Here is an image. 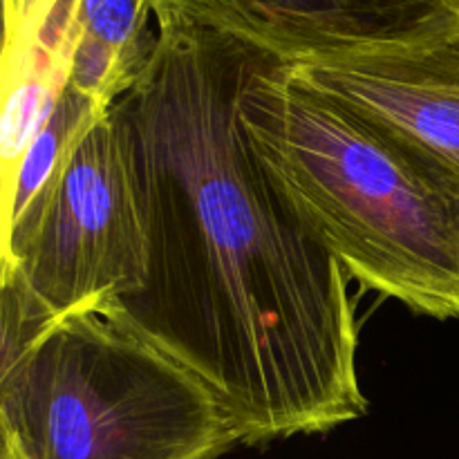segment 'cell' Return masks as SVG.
<instances>
[{
  "label": "cell",
  "mask_w": 459,
  "mask_h": 459,
  "mask_svg": "<svg viewBox=\"0 0 459 459\" xmlns=\"http://www.w3.org/2000/svg\"><path fill=\"white\" fill-rule=\"evenodd\" d=\"M115 103L148 238L142 287L106 309L222 402L240 444L327 433L368 412L350 278L255 157L240 97L267 52L155 18Z\"/></svg>",
  "instance_id": "cell-1"
},
{
  "label": "cell",
  "mask_w": 459,
  "mask_h": 459,
  "mask_svg": "<svg viewBox=\"0 0 459 459\" xmlns=\"http://www.w3.org/2000/svg\"><path fill=\"white\" fill-rule=\"evenodd\" d=\"M178 18L240 39L282 63H314L435 39L459 18V0H148Z\"/></svg>",
  "instance_id": "cell-5"
},
{
  "label": "cell",
  "mask_w": 459,
  "mask_h": 459,
  "mask_svg": "<svg viewBox=\"0 0 459 459\" xmlns=\"http://www.w3.org/2000/svg\"><path fill=\"white\" fill-rule=\"evenodd\" d=\"M13 459H218L240 444L188 368L99 312L54 321L0 370Z\"/></svg>",
  "instance_id": "cell-3"
},
{
  "label": "cell",
  "mask_w": 459,
  "mask_h": 459,
  "mask_svg": "<svg viewBox=\"0 0 459 459\" xmlns=\"http://www.w3.org/2000/svg\"><path fill=\"white\" fill-rule=\"evenodd\" d=\"M290 67L459 178V18L439 36L411 48Z\"/></svg>",
  "instance_id": "cell-6"
},
{
  "label": "cell",
  "mask_w": 459,
  "mask_h": 459,
  "mask_svg": "<svg viewBox=\"0 0 459 459\" xmlns=\"http://www.w3.org/2000/svg\"><path fill=\"white\" fill-rule=\"evenodd\" d=\"M54 0H4L7 4V39H18L34 30Z\"/></svg>",
  "instance_id": "cell-9"
},
{
  "label": "cell",
  "mask_w": 459,
  "mask_h": 459,
  "mask_svg": "<svg viewBox=\"0 0 459 459\" xmlns=\"http://www.w3.org/2000/svg\"><path fill=\"white\" fill-rule=\"evenodd\" d=\"M106 110L110 108H101L92 99L83 97L70 83L63 85L45 119L31 134L21 160L4 178L3 236L12 231L48 193L76 143Z\"/></svg>",
  "instance_id": "cell-8"
},
{
  "label": "cell",
  "mask_w": 459,
  "mask_h": 459,
  "mask_svg": "<svg viewBox=\"0 0 459 459\" xmlns=\"http://www.w3.org/2000/svg\"><path fill=\"white\" fill-rule=\"evenodd\" d=\"M251 148L350 281L459 318V178L264 54L240 97Z\"/></svg>",
  "instance_id": "cell-2"
},
{
  "label": "cell",
  "mask_w": 459,
  "mask_h": 459,
  "mask_svg": "<svg viewBox=\"0 0 459 459\" xmlns=\"http://www.w3.org/2000/svg\"><path fill=\"white\" fill-rule=\"evenodd\" d=\"M0 459H13L12 455H9L7 451H4V448H0Z\"/></svg>",
  "instance_id": "cell-10"
},
{
  "label": "cell",
  "mask_w": 459,
  "mask_h": 459,
  "mask_svg": "<svg viewBox=\"0 0 459 459\" xmlns=\"http://www.w3.org/2000/svg\"><path fill=\"white\" fill-rule=\"evenodd\" d=\"M148 238L128 134L112 106L34 209L3 236V312L36 330L106 312L142 287Z\"/></svg>",
  "instance_id": "cell-4"
},
{
  "label": "cell",
  "mask_w": 459,
  "mask_h": 459,
  "mask_svg": "<svg viewBox=\"0 0 459 459\" xmlns=\"http://www.w3.org/2000/svg\"><path fill=\"white\" fill-rule=\"evenodd\" d=\"M148 0H79L67 83L112 108L142 79L157 45Z\"/></svg>",
  "instance_id": "cell-7"
}]
</instances>
